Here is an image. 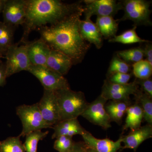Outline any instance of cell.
Listing matches in <instances>:
<instances>
[{"label": "cell", "mask_w": 152, "mask_h": 152, "mask_svg": "<svg viewBox=\"0 0 152 152\" xmlns=\"http://www.w3.org/2000/svg\"><path fill=\"white\" fill-rule=\"evenodd\" d=\"M107 101L100 95L94 101L88 103L81 116L105 129L111 127L110 120L105 108Z\"/></svg>", "instance_id": "30bf717a"}, {"label": "cell", "mask_w": 152, "mask_h": 152, "mask_svg": "<svg viewBox=\"0 0 152 152\" xmlns=\"http://www.w3.org/2000/svg\"><path fill=\"white\" fill-rule=\"evenodd\" d=\"M86 152H98L96 151V150H94V149L91 148H89L86 146Z\"/></svg>", "instance_id": "74e56055"}, {"label": "cell", "mask_w": 152, "mask_h": 152, "mask_svg": "<svg viewBox=\"0 0 152 152\" xmlns=\"http://www.w3.org/2000/svg\"><path fill=\"white\" fill-rule=\"evenodd\" d=\"M54 144V148L59 152H69L73 148L75 142L72 137L61 136L57 138Z\"/></svg>", "instance_id": "f1b7e54d"}, {"label": "cell", "mask_w": 152, "mask_h": 152, "mask_svg": "<svg viewBox=\"0 0 152 152\" xmlns=\"http://www.w3.org/2000/svg\"><path fill=\"white\" fill-rule=\"evenodd\" d=\"M82 2L68 4L58 0H26V14L23 27L24 32L20 42H28L31 32L58 23L83 11Z\"/></svg>", "instance_id": "7a4b0ae2"}, {"label": "cell", "mask_w": 152, "mask_h": 152, "mask_svg": "<svg viewBox=\"0 0 152 152\" xmlns=\"http://www.w3.org/2000/svg\"><path fill=\"white\" fill-rule=\"evenodd\" d=\"M137 84L140 86L141 90L150 97L152 98V80L150 78L137 79L135 80Z\"/></svg>", "instance_id": "1f68e13d"}, {"label": "cell", "mask_w": 152, "mask_h": 152, "mask_svg": "<svg viewBox=\"0 0 152 152\" xmlns=\"http://www.w3.org/2000/svg\"><path fill=\"white\" fill-rule=\"evenodd\" d=\"M15 28L11 29L5 35L0 38V53L5 56L8 49L13 45L14 32Z\"/></svg>", "instance_id": "f546056e"}, {"label": "cell", "mask_w": 152, "mask_h": 152, "mask_svg": "<svg viewBox=\"0 0 152 152\" xmlns=\"http://www.w3.org/2000/svg\"><path fill=\"white\" fill-rule=\"evenodd\" d=\"M83 13L85 19L91 18L92 16L97 17H113L119 11L123 10L121 1L115 0H86L83 1Z\"/></svg>", "instance_id": "ba28073f"}, {"label": "cell", "mask_w": 152, "mask_h": 152, "mask_svg": "<svg viewBox=\"0 0 152 152\" xmlns=\"http://www.w3.org/2000/svg\"><path fill=\"white\" fill-rule=\"evenodd\" d=\"M5 0H0V14L2 12Z\"/></svg>", "instance_id": "8d00e7d4"}, {"label": "cell", "mask_w": 152, "mask_h": 152, "mask_svg": "<svg viewBox=\"0 0 152 152\" xmlns=\"http://www.w3.org/2000/svg\"><path fill=\"white\" fill-rule=\"evenodd\" d=\"M133 75L137 79L150 78L152 74V66L146 60H142L132 64Z\"/></svg>", "instance_id": "4316f807"}, {"label": "cell", "mask_w": 152, "mask_h": 152, "mask_svg": "<svg viewBox=\"0 0 152 152\" xmlns=\"http://www.w3.org/2000/svg\"><path fill=\"white\" fill-rule=\"evenodd\" d=\"M49 134L48 131L43 132L42 130L34 131L25 136L24 146L26 152H37L38 143L43 140Z\"/></svg>", "instance_id": "cb8c5ba5"}, {"label": "cell", "mask_w": 152, "mask_h": 152, "mask_svg": "<svg viewBox=\"0 0 152 152\" xmlns=\"http://www.w3.org/2000/svg\"><path fill=\"white\" fill-rule=\"evenodd\" d=\"M152 137V125L148 124L134 130L126 136H123L124 147L122 149H131L136 151L139 146L148 139Z\"/></svg>", "instance_id": "9a60e30c"}, {"label": "cell", "mask_w": 152, "mask_h": 152, "mask_svg": "<svg viewBox=\"0 0 152 152\" xmlns=\"http://www.w3.org/2000/svg\"><path fill=\"white\" fill-rule=\"evenodd\" d=\"M3 58L2 55L1 54V53H0V61H1V58Z\"/></svg>", "instance_id": "f35d334b"}, {"label": "cell", "mask_w": 152, "mask_h": 152, "mask_svg": "<svg viewBox=\"0 0 152 152\" xmlns=\"http://www.w3.org/2000/svg\"><path fill=\"white\" fill-rule=\"evenodd\" d=\"M27 71L39 80L44 90L57 91L70 88L67 80L64 76L46 66L31 65Z\"/></svg>", "instance_id": "52a82bcc"}, {"label": "cell", "mask_w": 152, "mask_h": 152, "mask_svg": "<svg viewBox=\"0 0 152 152\" xmlns=\"http://www.w3.org/2000/svg\"><path fill=\"white\" fill-rule=\"evenodd\" d=\"M16 113L23 125V130L19 136L25 137L34 131L50 128L46 124L39 109L38 103L31 105L23 104L16 108Z\"/></svg>", "instance_id": "5b68a950"}, {"label": "cell", "mask_w": 152, "mask_h": 152, "mask_svg": "<svg viewBox=\"0 0 152 152\" xmlns=\"http://www.w3.org/2000/svg\"><path fill=\"white\" fill-rule=\"evenodd\" d=\"M143 50L144 57H146V60L152 66V45L150 42L147 43Z\"/></svg>", "instance_id": "d6a6232c"}, {"label": "cell", "mask_w": 152, "mask_h": 152, "mask_svg": "<svg viewBox=\"0 0 152 152\" xmlns=\"http://www.w3.org/2000/svg\"><path fill=\"white\" fill-rule=\"evenodd\" d=\"M124 14L122 18L117 20L118 23L130 20L137 26L152 25L151 20V10L149 1L145 0H125L121 1Z\"/></svg>", "instance_id": "277c9868"}, {"label": "cell", "mask_w": 152, "mask_h": 152, "mask_svg": "<svg viewBox=\"0 0 152 152\" xmlns=\"http://www.w3.org/2000/svg\"><path fill=\"white\" fill-rule=\"evenodd\" d=\"M137 26L127 30L119 35H116L112 39H110L109 42L111 43H119L125 45L148 43L150 41L144 39L140 37L136 32Z\"/></svg>", "instance_id": "603a6c76"}, {"label": "cell", "mask_w": 152, "mask_h": 152, "mask_svg": "<svg viewBox=\"0 0 152 152\" xmlns=\"http://www.w3.org/2000/svg\"><path fill=\"white\" fill-rule=\"evenodd\" d=\"M38 103L44 121L50 127H53L60 121L56 92L44 90L42 97Z\"/></svg>", "instance_id": "8fae6325"}, {"label": "cell", "mask_w": 152, "mask_h": 152, "mask_svg": "<svg viewBox=\"0 0 152 152\" xmlns=\"http://www.w3.org/2000/svg\"><path fill=\"white\" fill-rule=\"evenodd\" d=\"M27 54L32 65L46 66L51 49L42 39L28 42Z\"/></svg>", "instance_id": "5bb4252c"}, {"label": "cell", "mask_w": 152, "mask_h": 152, "mask_svg": "<svg viewBox=\"0 0 152 152\" xmlns=\"http://www.w3.org/2000/svg\"><path fill=\"white\" fill-rule=\"evenodd\" d=\"M27 42L23 45L20 42L14 44L6 53L5 56L7 60L5 65L7 78L21 71H27L31 65L28 56Z\"/></svg>", "instance_id": "8992f818"}, {"label": "cell", "mask_w": 152, "mask_h": 152, "mask_svg": "<svg viewBox=\"0 0 152 152\" xmlns=\"http://www.w3.org/2000/svg\"><path fill=\"white\" fill-rule=\"evenodd\" d=\"M86 146L83 142H75L73 148L69 152H86Z\"/></svg>", "instance_id": "e575fe53"}, {"label": "cell", "mask_w": 152, "mask_h": 152, "mask_svg": "<svg viewBox=\"0 0 152 152\" xmlns=\"http://www.w3.org/2000/svg\"><path fill=\"white\" fill-rule=\"evenodd\" d=\"M130 105V102L122 101H110L106 103L105 108L111 122H115L121 124L123 117Z\"/></svg>", "instance_id": "ffe728a7"}, {"label": "cell", "mask_w": 152, "mask_h": 152, "mask_svg": "<svg viewBox=\"0 0 152 152\" xmlns=\"http://www.w3.org/2000/svg\"><path fill=\"white\" fill-rule=\"evenodd\" d=\"M73 65L70 58L62 52L51 49L46 66L63 76L69 72Z\"/></svg>", "instance_id": "2e32d148"}, {"label": "cell", "mask_w": 152, "mask_h": 152, "mask_svg": "<svg viewBox=\"0 0 152 152\" xmlns=\"http://www.w3.org/2000/svg\"><path fill=\"white\" fill-rule=\"evenodd\" d=\"M60 121L77 118L88 104L84 94L70 88L57 91Z\"/></svg>", "instance_id": "3957f363"}, {"label": "cell", "mask_w": 152, "mask_h": 152, "mask_svg": "<svg viewBox=\"0 0 152 152\" xmlns=\"http://www.w3.org/2000/svg\"><path fill=\"white\" fill-rule=\"evenodd\" d=\"M126 114L127 116L123 128V132L128 129L133 131L140 127L143 113L140 106L137 102L129 106Z\"/></svg>", "instance_id": "d6986e66"}, {"label": "cell", "mask_w": 152, "mask_h": 152, "mask_svg": "<svg viewBox=\"0 0 152 152\" xmlns=\"http://www.w3.org/2000/svg\"><path fill=\"white\" fill-rule=\"evenodd\" d=\"M132 71L131 66L126 63L117 55L114 56L110 63L107 75L121 73H130Z\"/></svg>", "instance_id": "83f0119b"}, {"label": "cell", "mask_w": 152, "mask_h": 152, "mask_svg": "<svg viewBox=\"0 0 152 152\" xmlns=\"http://www.w3.org/2000/svg\"><path fill=\"white\" fill-rule=\"evenodd\" d=\"M15 27L9 26L5 23L4 22H0V38L5 35L11 29Z\"/></svg>", "instance_id": "d590c367"}, {"label": "cell", "mask_w": 152, "mask_h": 152, "mask_svg": "<svg viewBox=\"0 0 152 152\" xmlns=\"http://www.w3.org/2000/svg\"><path fill=\"white\" fill-rule=\"evenodd\" d=\"M118 23L113 17L104 16L97 17L96 24L103 38L110 39L116 36Z\"/></svg>", "instance_id": "44dd1931"}, {"label": "cell", "mask_w": 152, "mask_h": 152, "mask_svg": "<svg viewBox=\"0 0 152 152\" xmlns=\"http://www.w3.org/2000/svg\"><path fill=\"white\" fill-rule=\"evenodd\" d=\"M83 14L81 11L58 23L38 30L41 39L50 48L66 55L74 65L82 62L91 45L83 39L80 34L79 24Z\"/></svg>", "instance_id": "6da1fadb"}, {"label": "cell", "mask_w": 152, "mask_h": 152, "mask_svg": "<svg viewBox=\"0 0 152 152\" xmlns=\"http://www.w3.org/2000/svg\"><path fill=\"white\" fill-rule=\"evenodd\" d=\"M116 53L119 58L129 64L143 60L144 57L143 48L141 47L118 51Z\"/></svg>", "instance_id": "d4e9b609"}, {"label": "cell", "mask_w": 152, "mask_h": 152, "mask_svg": "<svg viewBox=\"0 0 152 152\" xmlns=\"http://www.w3.org/2000/svg\"><path fill=\"white\" fill-rule=\"evenodd\" d=\"M2 13L5 23L15 28L23 26L26 14V0H5Z\"/></svg>", "instance_id": "7c38bea8"}, {"label": "cell", "mask_w": 152, "mask_h": 152, "mask_svg": "<svg viewBox=\"0 0 152 152\" xmlns=\"http://www.w3.org/2000/svg\"><path fill=\"white\" fill-rule=\"evenodd\" d=\"M132 75L131 73H115L107 75V80L113 83L126 84L129 83Z\"/></svg>", "instance_id": "4dcf8cb0"}, {"label": "cell", "mask_w": 152, "mask_h": 152, "mask_svg": "<svg viewBox=\"0 0 152 152\" xmlns=\"http://www.w3.org/2000/svg\"><path fill=\"white\" fill-rule=\"evenodd\" d=\"M139 90L135 80L126 84H118L110 83L106 79L101 95L107 101L130 102L131 95L134 96Z\"/></svg>", "instance_id": "9c48e42d"}, {"label": "cell", "mask_w": 152, "mask_h": 152, "mask_svg": "<svg viewBox=\"0 0 152 152\" xmlns=\"http://www.w3.org/2000/svg\"><path fill=\"white\" fill-rule=\"evenodd\" d=\"M82 136L86 145L98 152H118L122 148L123 136H121L116 141L108 138H96L88 131Z\"/></svg>", "instance_id": "4fadbf2b"}, {"label": "cell", "mask_w": 152, "mask_h": 152, "mask_svg": "<svg viewBox=\"0 0 152 152\" xmlns=\"http://www.w3.org/2000/svg\"><path fill=\"white\" fill-rule=\"evenodd\" d=\"M80 34L83 39L90 44L94 45L100 49L103 45V38L96 23L91 20V18L81 20L79 24Z\"/></svg>", "instance_id": "e0dca14e"}, {"label": "cell", "mask_w": 152, "mask_h": 152, "mask_svg": "<svg viewBox=\"0 0 152 152\" xmlns=\"http://www.w3.org/2000/svg\"><path fill=\"white\" fill-rule=\"evenodd\" d=\"M20 137H9L0 141V152H26Z\"/></svg>", "instance_id": "484cf974"}, {"label": "cell", "mask_w": 152, "mask_h": 152, "mask_svg": "<svg viewBox=\"0 0 152 152\" xmlns=\"http://www.w3.org/2000/svg\"><path fill=\"white\" fill-rule=\"evenodd\" d=\"M134 96L142 110L144 120L148 124L152 125V98L140 90Z\"/></svg>", "instance_id": "7402d4cb"}, {"label": "cell", "mask_w": 152, "mask_h": 152, "mask_svg": "<svg viewBox=\"0 0 152 152\" xmlns=\"http://www.w3.org/2000/svg\"><path fill=\"white\" fill-rule=\"evenodd\" d=\"M7 78L5 63L1 61L0 64V86L4 87L6 84Z\"/></svg>", "instance_id": "836d02e7"}, {"label": "cell", "mask_w": 152, "mask_h": 152, "mask_svg": "<svg viewBox=\"0 0 152 152\" xmlns=\"http://www.w3.org/2000/svg\"><path fill=\"white\" fill-rule=\"evenodd\" d=\"M54 133L52 139H56L61 136L73 137L76 135H82L86 130L80 124L77 118L60 121L53 126Z\"/></svg>", "instance_id": "ac0fdd59"}]
</instances>
